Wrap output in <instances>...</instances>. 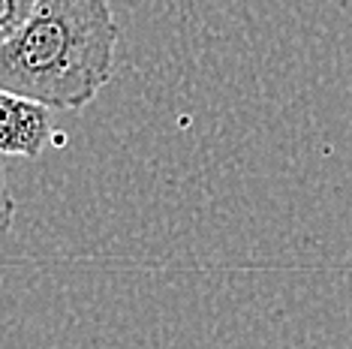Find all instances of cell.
I'll return each mask as SVG.
<instances>
[{
    "label": "cell",
    "mask_w": 352,
    "mask_h": 349,
    "mask_svg": "<svg viewBox=\"0 0 352 349\" xmlns=\"http://www.w3.org/2000/svg\"><path fill=\"white\" fill-rule=\"evenodd\" d=\"M115 49L106 0H36L0 45V87L49 109H82L111 78Z\"/></svg>",
    "instance_id": "1"
},
{
    "label": "cell",
    "mask_w": 352,
    "mask_h": 349,
    "mask_svg": "<svg viewBox=\"0 0 352 349\" xmlns=\"http://www.w3.org/2000/svg\"><path fill=\"white\" fill-rule=\"evenodd\" d=\"M52 136V109L0 87V154L36 157Z\"/></svg>",
    "instance_id": "2"
},
{
    "label": "cell",
    "mask_w": 352,
    "mask_h": 349,
    "mask_svg": "<svg viewBox=\"0 0 352 349\" xmlns=\"http://www.w3.org/2000/svg\"><path fill=\"white\" fill-rule=\"evenodd\" d=\"M34 3L36 0H0V45L21 27L28 12L34 10Z\"/></svg>",
    "instance_id": "3"
},
{
    "label": "cell",
    "mask_w": 352,
    "mask_h": 349,
    "mask_svg": "<svg viewBox=\"0 0 352 349\" xmlns=\"http://www.w3.org/2000/svg\"><path fill=\"white\" fill-rule=\"evenodd\" d=\"M15 220V199L10 193V187H6V178H3V169H0V235L10 232Z\"/></svg>",
    "instance_id": "4"
}]
</instances>
